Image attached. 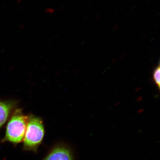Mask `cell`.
I'll return each instance as SVG.
<instances>
[{
    "label": "cell",
    "mask_w": 160,
    "mask_h": 160,
    "mask_svg": "<svg viewBox=\"0 0 160 160\" xmlns=\"http://www.w3.org/2000/svg\"><path fill=\"white\" fill-rule=\"evenodd\" d=\"M28 117V116L25 115L22 109H16L8 123L3 141L14 143L22 141L27 128Z\"/></svg>",
    "instance_id": "6da1fadb"
},
{
    "label": "cell",
    "mask_w": 160,
    "mask_h": 160,
    "mask_svg": "<svg viewBox=\"0 0 160 160\" xmlns=\"http://www.w3.org/2000/svg\"><path fill=\"white\" fill-rule=\"evenodd\" d=\"M44 134L42 119L33 115L29 116L23 139L24 148L35 151L42 141Z\"/></svg>",
    "instance_id": "7a4b0ae2"
},
{
    "label": "cell",
    "mask_w": 160,
    "mask_h": 160,
    "mask_svg": "<svg viewBox=\"0 0 160 160\" xmlns=\"http://www.w3.org/2000/svg\"><path fill=\"white\" fill-rule=\"evenodd\" d=\"M44 160H73L71 151L67 148L58 147L52 151Z\"/></svg>",
    "instance_id": "3957f363"
},
{
    "label": "cell",
    "mask_w": 160,
    "mask_h": 160,
    "mask_svg": "<svg viewBox=\"0 0 160 160\" xmlns=\"http://www.w3.org/2000/svg\"><path fill=\"white\" fill-rule=\"evenodd\" d=\"M17 103L14 101L0 102V128L7 121Z\"/></svg>",
    "instance_id": "277c9868"
},
{
    "label": "cell",
    "mask_w": 160,
    "mask_h": 160,
    "mask_svg": "<svg viewBox=\"0 0 160 160\" xmlns=\"http://www.w3.org/2000/svg\"><path fill=\"white\" fill-rule=\"evenodd\" d=\"M153 79L154 83L159 90L160 88V68L159 65L155 68L153 71Z\"/></svg>",
    "instance_id": "5b68a950"
},
{
    "label": "cell",
    "mask_w": 160,
    "mask_h": 160,
    "mask_svg": "<svg viewBox=\"0 0 160 160\" xmlns=\"http://www.w3.org/2000/svg\"><path fill=\"white\" fill-rule=\"evenodd\" d=\"M45 12L46 13L49 14H53L55 12V9L52 8H47L45 9Z\"/></svg>",
    "instance_id": "8992f818"
},
{
    "label": "cell",
    "mask_w": 160,
    "mask_h": 160,
    "mask_svg": "<svg viewBox=\"0 0 160 160\" xmlns=\"http://www.w3.org/2000/svg\"><path fill=\"white\" fill-rule=\"evenodd\" d=\"M25 27V25L24 24H21L19 28L21 29H23Z\"/></svg>",
    "instance_id": "52a82bcc"
}]
</instances>
